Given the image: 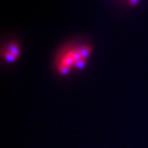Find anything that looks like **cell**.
I'll return each mask as SVG.
<instances>
[{"label": "cell", "mask_w": 148, "mask_h": 148, "mask_svg": "<svg viewBox=\"0 0 148 148\" xmlns=\"http://www.w3.org/2000/svg\"><path fill=\"white\" fill-rule=\"evenodd\" d=\"M86 63H87V59L85 58H81L80 60H79L76 63H75V65H74L73 68H75V69H82L85 67L86 65Z\"/></svg>", "instance_id": "3957f363"}, {"label": "cell", "mask_w": 148, "mask_h": 148, "mask_svg": "<svg viewBox=\"0 0 148 148\" xmlns=\"http://www.w3.org/2000/svg\"><path fill=\"white\" fill-rule=\"evenodd\" d=\"M130 2L131 5H136L137 2H138V0H130Z\"/></svg>", "instance_id": "277c9868"}, {"label": "cell", "mask_w": 148, "mask_h": 148, "mask_svg": "<svg viewBox=\"0 0 148 148\" xmlns=\"http://www.w3.org/2000/svg\"><path fill=\"white\" fill-rule=\"evenodd\" d=\"M79 53H80L82 58L88 59V56L90 55V53L92 51V47L90 46H84V47L79 48Z\"/></svg>", "instance_id": "7a4b0ae2"}, {"label": "cell", "mask_w": 148, "mask_h": 148, "mask_svg": "<svg viewBox=\"0 0 148 148\" xmlns=\"http://www.w3.org/2000/svg\"><path fill=\"white\" fill-rule=\"evenodd\" d=\"M8 53H10L11 55L14 56L15 57H19L20 56V53H21V49H20V47L18 46L17 43L15 42H11V43L8 44V47H6V49L5 50Z\"/></svg>", "instance_id": "6da1fadb"}]
</instances>
